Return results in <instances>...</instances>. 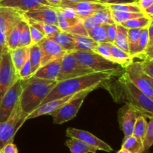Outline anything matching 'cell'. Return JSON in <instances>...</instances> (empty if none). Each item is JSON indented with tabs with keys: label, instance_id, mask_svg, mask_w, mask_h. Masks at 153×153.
Here are the masks:
<instances>
[{
	"label": "cell",
	"instance_id": "53",
	"mask_svg": "<svg viewBox=\"0 0 153 153\" xmlns=\"http://www.w3.org/2000/svg\"><path fill=\"white\" fill-rule=\"evenodd\" d=\"M46 1L52 7H57L61 4L63 0H46Z\"/></svg>",
	"mask_w": 153,
	"mask_h": 153
},
{
	"label": "cell",
	"instance_id": "55",
	"mask_svg": "<svg viewBox=\"0 0 153 153\" xmlns=\"http://www.w3.org/2000/svg\"><path fill=\"white\" fill-rule=\"evenodd\" d=\"M117 153H130V152H129L126 151V150L123 149V148H121V149L120 150V151H118Z\"/></svg>",
	"mask_w": 153,
	"mask_h": 153
},
{
	"label": "cell",
	"instance_id": "11",
	"mask_svg": "<svg viewBox=\"0 0 153 153\" xmlns=\"http://www.w3.org/2000/svg\"><path fill=\"white\" fill-rule=\"evenodd\" d=\"M61 7L71 8L76 11L78 17L81 20L86 19L89 16H92L94 13L102 9L107 8L108 4H103L101 2L88 1H79V2H70L63 0Z\"/></svg>",
	"mask_w": 153,
	"mask_h": 153
},
{
	"label": "cell",
	"instance_id": "2",
	"mask_svg": "<svg viewBox=\"0 0 153 153\" xmlns=\"http://www.w3.org/2000/svg\"><path fill=\"white\" fill-rule=\"evenodd\" d=\"M115 76H119L112 72H93L83 76L60 81L57 82L52 91L46 96L41 105L50 100L76 94L85 90H94L102 87L103 84Z\"/></svg>",
	"mask_w": 153,
	"mask_h": 153
},
{
	"label": "cell",
	"instance_id": "36",
	"mask_svg": "<svg viewBox=\"0 0 153 153\" xmlns=\"http://www.w3.org/2000/svg\"><path fill=\"white\" fill-rule=\"evenodd\" d=\"M58 7L60 8L61 11L64 14V16H65L66 19H67V22H68L69 26L70 27L76 25V24L82 22V20L78 17L76 11H75L73 8L68 7H61V6H58ZM70 27H69V28H70Z\"/></svg>",
	"mask_w": 153,
	"mask_h": 153
},
{
	"label": "cell",
	"instance_id": "28",
	"mask_svg": "<svg viewBox=\"0 0 153 153\" xmlns=\"http://www.w3.org/2000/svg\"><path fill=\"white\" fill-rule=\"evenodd\" d=\"M111 17L114 22L116 24H121L122 22H126L129 20L134 19V18L144 16L143 12L140 13H134V12H126V11H118V10H111Z\"/></svg>",
	"mask_w": 153,
	"mask_h": 153
},
{
	"label": "cell",
	"instance_id": "50",
	"mask_svg": "<svg viewBox=\"0 0 153 153\" xmlns=\"http://www.w3.org/2000/svg\"><path fill=\"white\" fill-rule=\"evenodd\" d=\"M0 153H18L17 147L14 143L10 142L0 150Z\"/></svg>",
	"mask_w": 153,
	"mask_h": 153
},
{
	"label": "cell",
	"instance_id": "4",
	"mask_svg": "<svg viewBox=\"0 0 153 153\" xmlns=\"http://www.w3.org/2000/svg\"><path fill=\"white\" fill-rule=\"evenodd\" d=\"M71 53L93 72H112L120 76L124 71L123 68L119 64L106 59L93 51L74 50Z\"/></svg>",
	"mask_w": 153,
	"mask_h": 153
},
{
	"label": "cell",
	"instance_id": "29",
	"mask_svg": "<svg viewBox=\"0 0 153 153\" xmlns=\"http://www.w3.org/2000/svg\"><path fill=\"white\" fill-rule=\"evenodd\" d=\"M143 29V28H142ZM142 29L138 28H131L128 30V53L134 58L137 53V44H138L139 38Z\"/></svg>",
	"mask_w": 153,
	"mask_h": 153
},
{
	"label": "cell",
	"instance_id": "5",
	"mask_svg": "<svg viewBox=\"0 0 153 153\" xmlns=\"http://www.w3.org/2000/svg\"><path fill=\"white\" fill-rule=\"evenodd\" d=\"M28 116L22 110L18 102L8 118L0 122V150L7 143L13 142L16 132L26 121Z\"/></svg>",
	"mask_w": 153,
	"mask_h": 153
},
{
	"label": "cell",
	"instance_id": "54",
	"mask_svg": "<svg viewBox=\"0 0 153 153\" xmlns=\"http://www.w3.org/2000/svg\"><path fill=\"white\" fill-rule=\"evenodd\" d=\"M66 1H70V2H79V1H88V2H99L97 0H66Z\"/></svg>",
	"mask_w": 153,
	"mask_h": 153
},
{
	"label": "cell",
	"instance_id": "45",
	"mask_svg": "<svg viewBox=\"0 0 153 153\" xmlns=\"http://www.w3.org/2000/svg\"><path fill=\"white\" fill-rule=\"evenodd\" d=\"M140 62L142 69L145 74L153 78V58H146L142 60Z\"/></svg>",
	"mask_w": 153,
	"mask_h": 153
},
{
	"label": "cell",
	"instance_id": "30",
	"mask_svg": "<svg viewBox=\"0 0 153 153\" xmlns=\"http://www.w3.org/2000/svg\"><path fill=\"white\" fill-rule=\"evenodd\" d=\"M31 45V34L29 24L25 20L21 22V29L19 32V46L18 47H29Z\"/></svg>",
	"mask_w": 153,
	"mask_h": 153
},
{
	"label": "cell",
	"instance_id": "41",
	"mask_svg": "<svg viewBox=\"0 0 153 153\" xmlns=\"http://www.w3.org/2000/svg\"><path fill=\"white\" fill-rule=\"evenodd\" d=\"M42 26V31L43 34H44L45 37H52L55 35L57 33L61 32V30L58 28L57 25L50 23H44V22H40Z\"/></svg>",
	"mask_w": 153,
	"mask_h": 153
},
{
	"label": "cell",
	"instance_id": "15",
	"mask_svg": "<svg viewBox=\"0 0 153 153\" xmlns=\"http://www.w3.org/2000/svg\"><path fill=\"white\" fill-rule=\"evenodd\" d=\"M140 115L134 107L129 105L126 104V106L120 109L118 112V120L120 126L123 131L124 139L132 135L134 124Z\"/></svg>",
	"mask_w": 153,
	"mask_h": 153
},
{
	"label": "cell",
	"instance_id": "14",
	"mask_svg": "<svg viewBox=\"0 0 153 153\" xmlns=\"http://www.w3.org/2000/svg\"><path fill=\"white\" fill-rule=\"evenodd\" d=\"M37 44L38 45L41 52L40 66L44 65L55 58L64 56L65 53H67L51 38L45 37Z\"/></svg>",
	"mask_w": 153,
	"mask_h": 153
},
{
	"label": "cell",
	"instance_id": "20",
	"mask_svg": "<svg viewBox=\"0 0 153 153\" xmlns=\"http://www.w3.org/2000/svg\"><path fill=\"white\" fill-rule=\"evenodd\" d=\"M12 63L18 74L21 68L29 58V47H17L10 51Z\"/></svg>",
	"mask_w": 153,
	"mask_h": 153
},
{
	"label": "cell",
	"instance_id": "31",
	"mask_svg": "<svg viewBox=\"0 0 153 153\" xmlns=\"http://www.w3.org/2000/svg\"><path fill=\"white\" fill-rule=\"evenodd\" d=\"M147 126L148 122L146 119V117L140 115L137 118L135 124H134L132 135L139 140L142 141L146 131V129H147Z\"/></svg>",
	"mask_w": 153,
	"mask_h": 153
},
{
	"label": "cell",
	"instance_id": "1",
	"mask_svg": "<svg viewBox=\"0 0 153 153\" xmlns=\"http://www.w3.org/2000/svg\"><path fill=\"white\" fill-rule=\"evenodd\" d=\"M114 79V78H113ZM111 79L102 85L109 92L114 100L134 107L140 115L153 118V99L150 98L139 88H137L123 73L120 75L117 80Z\"/></svg>",
	"mask_w": 153,
	"mask_h": 153
},
{
	"label": "cell",
	"instance_id": "16",
	"mask_svg": "<svg viewBox=\"0 0 153 153\" xmlns=\"http://www.w3.org/2000/svg\"><path fill=\"white\" fill-rule=\"evenodd\" d=\"M25 20H32L36 22L57 25V14L52 6H43L24 12Z\"/></svg>",
	"mask_w": 153,
	"mask_h": 153
},
{
	"label": "cell",
	"instance_id": "49",
	"mask_svg": "<svg viewBox=\"0 0 153 153\" xmlns=\"http://www.w3.org/2000/svg\"><path fill=\"white\" fill-rule=\"evenodd\" d=\"M97 1L106 4H124V3L137 2V0H97Z\"/></svg>",
	"mask_w": 153,
	"mask_h": 153
},
{
	"label": "cell",
	"instance_id": "33",
	"mask_svg": "<svg viewBox=\"0 0 153 153\" xmlns=\"http://www.w3.org/2000/svg\"><path fill=\"white\" fill-rule=\"evenodd\" d=\"M23 21V20H22ZM21 22L16 25L8 34H7V44L9 50H13L19 46V32L21 29Z\"/></svg>",
	"mask_w": 153,
	"mask_h": 153
},
{
	"label": "cell",
	"instance_id": "35",
	"mask_svg": "<svg viewBox=\"0 0 153 153\" xmlns=\"http://www.w3.org/2000/svg\"><path fill=\"white\" fill-rule=\"evenodd\" d=\"M108 8L111 10H118V11L134 12V13H140V12H142L140 8L137 5V2L108 4Z\"/></svg>",
	"mask_w": 153,
	"mask_h": 153
},
{
	"label": "cell",
	"instance_id": "7",
	"mask_svg": "<svg viewBox=\"0 0 153 153\" xmlns=\"http://www.w3.org/2000/svg\"><path fill=\"white\" fill-rule=\"evenodd\" d=\"M123 72L137 88L153 99V79L144 73L140 62L133 61L124 68Z\"/></svg>",
	"mask_w": 153,
	"mask_h": 153
},
{
	"label": "cell",
	"instance_id": "32",
	"mask_svg": "<svg viewBox=\"0 0 153 153\" xmlns=\"http://www.w3.org/2000/svg\"><path fill=\"white\" fill-rule=\"evenodd\" d=\"M87 32H88V36H89L91 38H92L97 43L108 42L105 25H100L98 26L91 28V29L87 30Z\"/></svg>",
	"mask_w": 153,
	"mask_h": 153
},
{
	"label": "cell",
	"instance_id": "25",
	"mask_svg": "<svg viewBox=\"0 0 153 153\" xmlns=\"http://www.w3.org/2000/svg\"><path fill=\"white\" fill-rule=\"evenodd\" d=\"M121 148L129 152L130 153H143V143L133 135L123 139Z\"/></svg>",
	"mask_w": 153,
	"mask_h": 153
},
{
	"label": "cell",
	"instance_id": "48",
	"mask_svg": "<svg viewBox=\"0 0 153 153\" xmlns=\"http://www.w3.org/2000/svg\"><path fill=\"white\" fill-rule=\"evenodd\" d=\"M82 23H83L84 26L86 28V30L91 29V28H94V27L96 26H98L100 25V23H98V22L95 20V19H94L92 16L83 20H82Z\"/></svg>",
	"mask_w": 153,
	"mask_h": 153
},
{
	"label": "cell",
	"instance_id": "6",
	"mask_svg": "<svg viewBox=\"0 0 153 153\" xmlns=\"http://www.w3.org/2000/svg\"><path fill=\"white\" fill-rule=\"evenodd\" d=\"M92 91V89H88L80 92L70 101L66 103L56 110L51 112L49 115L52 116L53 118V122L57 124H61L76 117L85 98Z\"/></svg>",
	"mask_w": 153,
	"mask_h": 153
},
{
	"label": "cell",
	"instance_id": "40",
	"mask_svg": "<svg viewBox=\"0 0 153 153\" xmlns=\"http://www.w3.org/2000/svg\"><path fill=\"white\" fill-rule=\"evenodd\" d=\"M55 8V10H56L57 14V26H58V28L63 32H67V29L70 26H69V24L67 22V19L64 16V14L61 11V10L60 9L59 7H54Z\"/></svg>",
	"mask_w": 153,
	"mask_h": 153
},
{
	"label": "cell",
	"instance_id": "34",
	"mask_svg": "<svg viewBox=\"0 0 153 153\" xmlns=\"http://www.w3.org/2000/svg\"><path fill=\"white\" fill-rule=\"evenodd\" d=\"M93 17L95 19L98 23L100 25H105V24H113L115 23L114 22L113 19L111 17V10L107 8L102 9L97 11L92 15Z\"/></svg>",
	"mask_w": 153,
	"mask_h": 153
},
{
	"label": "cell",
	"instance_id": "12",
	"mask_svg": "<svg viewBox=\"0 0 153 153\" xmlns=\"http://www.w3.org/2000/svg\"><path fill=\"white\" fill-rule=\"evenodd\" d=\"M25 20L24 12L16 8L0 6V29L7 34Z\"/></svg>",
	"mask_w": 153,
	"mask_h": 153
},
{
	"label": "cell",
	"instance_id": "43",
	"mask_svg": "<svg viewBox=\"0 0 153 153\" xmlns=\"http://www.w3.org/2000/svg\"><path fill=\"white\" fill-rule=\"evenodd\" d=\"M105 26L108 42L113 44L117 34V24H105Z\"/></svg>",
	"mask_w": 153,
	"mask_h": 153
},
{
	"label": "cell",
	"instance_id": "38",
	"mask_svg": "<svg viewBox=\"0 0 153 153\" xmlns=\"http://www.w3.org/2000/svg\"><path fill=\"white\" fill-rule=\"evenodd\" d=\"M148 43H149V35H148V28H143L140 33V38H139L138 44H137V53L134 56V58H137V56L142 54L143 51L146 49V46H147Z\"/></svg>",
	"mask_w": 153,
	"mask_h": 153
},
{
	"label": "cell",
	"instance_id": "19",
	"mask_svg": "<svg viewBox=\"0 0 153 153\" xmlns=\"http://www.w3.org/2000/svg\"><path fill=\"white\" fill-rule=\"evenodd\" d=\"M49 38L53 39L66 52H71L76 50V43L70 33L61 31Z\"/></svg>",
	"mask_w": 153,
	"mask_h": 153
},
{
	"label": "cell",
	"instance_id": "39",
	"mask_svg": "<svg viewBox=\"0 0 153 153\" xmlns=\"http://www.w3.org/2000/svg\"><path fill=\"white\" fill-rule=\"evenodd\" d=\"M110 44L111 43H108V42L99 43L98 45L97 46V47H96V49L94 50V52L99 54V55L102 56V57L105 58L106 59L110 60V61L114 62L113 58H112L111 56V53Z\"/></svg>",
	"mask_w": 153,
	"mask_h": 153
},
{
	"label": "cell",
	"instance_id": "13",
	"mask_svg": "<svg viewBox=\"0 0 153 153\" xmlns=\"http://www.w3.org/2000/svg\"><path fill=\"white\" fill-rule=\"evenodd\" d=\"M66 134L70 138L80 140L88 145L96 148L97 150H102L107 152H111L113 151V148L108 144L86 130L74 128H68L66 131Z\"/></svg>",
	"mask_w": 153,
	"mask_h": 153
},
{
	"label": "cell",
	"instance_id": "3",
	"mask_svg": "<svg viewBox=\"0 0 153 153\" xmlns=\"http://www.w3.org/2000/svg\"><path fill=\"white\" fill-rule=\"evenodd\" d=\"M57 82L56 80H49L33 76L28 79L21 80L22 92L19 103L22 110L28 115L35 110L41 105Z\"/></svg>",
	"mask_w": 153,
	"mask_h": 153
},
{
	"label": "cell",
	"instance_id": "47",
	"mask_svg": "<svg viewBox=\"0 0 153 153\" xmlns=\"http://www.w3.org/2000/svg\"><path fill=\"white\" fill-rule=\"evenodd\" d=\"M8 47L7 44V36L4 32L0 29V54L9 52Z\"/></svg>",
	"mask_w": 153,
	"mask_h": 153
},
{
	"label": "cell",
	"instance_id": "56",
	"mask_svg": "<svg viewBox=\"0 0 153 153\" xmlns=\"http://www.w3.org/2000/svg\"><path fill=\"white\" fill-rule=\"evenodd\" d=\"M1 54H0V64H1Z\"/></svg>",
	"mask_w": 153,
	"mask_h": 153
},
{
	"label": "cell",
	"instance_id": "51",
	"mask_svg": "<svg viewBox=\"0 0 153 153\" xmlns=\"http://www.w3.org/2000/svg\"><path fill=\"white\" fill-rule=\"evenodd\" d=\"M137 4L142 11L145 8L153 4V0H137Z\"/></svg>",
	"mask_w": 153,
	"mask_h": 153
},
{
	"label": "cell",
	"instance_id": "17",
	"mask_svg": "<svg viewBox=\"0 0 153 153\" xmlns=\"http://www.w3.org/2000/svg\"><path fill=\"white\" fill-rule=\"evenodd\" d=\"M1 7H10L23 12L43 6H51L46 0H2L0 2Z\"/></svg>",
	"mask_w": 153,
	"mask_h": 153
},
{
	"label": "cell",
	"instance_id": "9",
	"mask_svg": "<svg viewBox=\"0 0 153 153\" xmlns=\"http://www.w3.org/2000/svg\"><path fill=\"white\" fill-rule=\"evenodd\" d=\"M19 79L10 58V52L1 54L0 64V104L9 88Z\"/></svg>",
	"mask_w": 153,
	"mask_h": 153
},
{
	"label": "cell",
	"instance_id": "23",
	"mask_svg": "<svg viewBox=\"0 0 153 153\" xmlns=\"http://www.w3.org/2000/svg\"><path fill=\"white\" fill-rule=\"evenodd\" d=\"M71 36L74 39L75 43H76V50L93 51L94 52L99 44L88 35L71 34Z\"/></svg>",
	"mask_w": 153,
	"mask_h": 153
},
{
	"label": "cell",
	"instance_id": "27",
	"mask_svg": "<svg viewBox=\"0 0 153 153\" xmlns=\"http://www.w3.org/2000/svg\"><path fill=\"white\" fill-rule=\"evenodd\" d=\"M151 22H152V19H150V18L144 16L129 20H127L126 22H122L120 25L126 27L128 29H131V28L142 29V28H148L149 26L150 25Z\"/></svg>",
	"mask_w": 153,
	"mask_h": 153
},
{
	"label": "cell",
	"instance_id": "21",
	"mask_svg": "<svg viewBox=\"0 0 153 153\" xmlns=\"http://www.w3.org/2000/svg\"><path fill=\"white\" fill-rule=\"evenodd\" d=\"M110 49L114 62L119 64L123 68L134 61V58L128 52L120 49L113 44H110Z\"/></svg>",
	"mask_w": 153,
	"mask_h": 153
},
{
	"label": "cell",
	"instance_id": "42",
	"mask_svg": "<svg viewBox=\"0 0 153 153\" xmlns=\"http://www.w3.org/2000/svg\"><path fill=\"white\" fill-rule=\"evenodd\" d=\"M18 77L20 80H26L32 76L31 72V64H30L29 58L26 61V62L23 64L20 70L18 72Z\"/></svg>",
	"mask_w": 153,
	"mask_h": 153
},
{
	"label": "cell",
	"instance_id": "8",
	"mask_svg": "<svg viewBox=\"0 0 153 153\" xmlns=\"http://www.w3.org/2000/svg\"><path fill=\"white\" fill-rule=\"evenodd\" d=\"M91 73H93L91 69L83 65L71 52H67L63 56L61 69L56 81L60 82Z\"/></svg>",
	"mask_w": 153,
	"mask_h": 153
},
{
	"label": "cell",
	"instance_id": "18",
	"mask_svg": "<svg viewBox=\"0 0 153 153\" xmlns=\"http://www.w3.org/2000/svg\"><path fill=\"white\" fill-rule=\"evenodd\" d=\"M62 58L63 56L59 57L49 62L44 65L40 66L37 71L33 74V76L49 80H56L61 69Z\"/></svg>",
	"mask_w": 153,
	"mask_h": 153
},
{
	"label": "cell",
	"instance_id": "37",
	"mask_svg": "<svg viewBox=\"0 0 153 153\" xmlns=\"http://www.w3.org/2000/svg\"><path fill=\"white\" fill-rule=\"evenodd\" d=\"M143 143V150L147 151L149 148L152 146L153 144V118L149 119V122H148L147 129L145 133L143 139L142 140Z\"/></svg>",
	"mask_w": 153,
	"mask_h": 153
},
{
	"label": "cell",
	"instance_id": "22",
	"mask_svg": "<svg viewBox=\"0 0 153 153\" xmlns=\"http://www.w3.org/2000/svg\"><path fill=\"white\" fill-rule=\"evenodd\" d=\"M65 145L70 148L71 153H97V151L94 147L76 138H70L66 140Z\"/></svg>",
	"mask_w": 153,
	"mask_h": 153
},
{
	"label": "cell",
	"instance_id": "46",
	"mask_svg": "<svg viewBox=\"0 0 153 153\" xmlns=\"http://www.w3.org/2000/svg\"><path fill=\"white\" fill-rule=\"evenodd\" d=\"M67 32L74 34H79V35H88V32H87L86 28H85L83 23H82V21L79 23L73 26L68 28Z\"/></svg>",
	"mask_w": 153,
	"mask_h": 153
},
{
	"label": "cell",
	"instance_id": "52",
	"mask_svg": "<svg viewBox=\"0 0 153 153\" xmlns=\"http://www.w3.org/2000/svg\"><path fill=\"white\" fill-rule=\"evenodd\" d=\"M143 14H144L145 16H147V17L150 18V19H152L153 16V4L152 5L149 6L148 8H145L144 10H142Z\"/></svg>",
	"mask_w": 153,
	"mask_h": 153
},
{
	"label": "cell",
	"instance_id": "26",
	"mask_svg": "<svg viewBox=\"0 0 153 153\" xmlns=\"http://www.w3.org/2000/svg\"><path fill=\"white\" fill-rule=\"evenodd\" d=\"M29 62L31 64V75L33 76L40 67L41 62V52L37 44H32L29 46Z\"/></svg>",
	"mask_w": 153,
	"mask_h": 153
},
{
	"label": "cell",
	"instance_id": "24",
	"mask_svg": "<svg viewBox=\"0 0 153 153\" xmlns=\"http://www.w3.org/2000/svg\"><path fill=\"white\" fill-rule=\"evenodd\" d=\"M128 28L120 24H117V34L113 44L120 49L128 52Z\"/></svg>",
	"mask_w": 153,
	"mask_h": 153
},
{
	"label": "cell",
	"instance_id": "10",
	"mask_svg": "<svg viewBox=\"0 0 153 153\" xmlns=\"http://www.w3.org/2000/svg\"><path fill=\"white\" fill-rule=\"evenodd\" d=\"M22 92L21 80L18 79L7 89L0 104V122H4L11 114L13 108L19 102Z\"/></svg>",
	"mask_w": 153,
	"mask_h": 153
},
{
	"label": "cell",
	"instance_id": "44",
	"mask_svg": "<svg viewBox=\"0 0 153 153\" xmlns=\"http://www.w3.org/2000/svg\"><path fill=\"white\" fill-rule=\"evenodd\" d=\"M30 34H31V45L32 44H38L40 40L43 38H44L45 35L37 28H34V27L30 26Z\"/></svg>",
	"mask_w": 153,
	"mask_h": 153
}]
</instances>
